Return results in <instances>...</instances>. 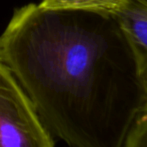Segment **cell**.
I'll list each match as a JSON object with an SVG mask.
<instances>
[{"label":"cell","instance_id":"obj_3","mask_svg":"<svg viewBox=\"0 0 147 147\" xmlns=\"http://www.w3.org/2000/svg\"><path fill=\"white\" fill-rule=\"evenodd\" d=\"M115 17L133 51L138 74L147 92V0H131Z\"/></svg>","mask_w":147,"mask_h":147},{"label":"cell","instance_id":"obj_4","mask_svg":"<svg viewBox=\"0 0 147 147\" xmlns=\"http://www.w3.org/2000/svg\"><path fill=\"white\" fill-rule=\"evenodd\" d=\"M131 0H42L39 5L52 9H74L117 16Z\"/></svg>","mask_w":147,"mask_h":147},{"label":"cell","instance_id":"obj_5","mask_svg":"<svg viewBox=\"0 0 147 147\" xmlns=\"http://www.w3.org/2000/svg\"><path fill=\"white\" fill-rule=\"evenodd\" d=\"M122 147H147V107L131 126Z\"/></svg>","mask_w":147,"mask_h":147},{"label":"cell","instance_id":"obj_1","mask_svg":"<svg viewBox=\"0 0 147 147\" xmlns=\"http://www.w3.org/2000/svg\"><path fill=\"white\" fill-rule=\"evenodd\" d=\"M0 62L51 135L70 147H122L147 107L115 16L24 6L0 36Z\"/></svg>","mask_w":147,"mask_h":147},{"label":"cell","instance_id":"obj_2","mask_svg":"<svg viewBox=\"0 0 147 147\" xmlns=\"http://www.w3.org/2000/svg\"><path fill=\"white\" fill-rule=\"evenodd\" d=\"M0 147H54L32 102L0 62Z\"/></svg>","mask_w":147,"mask_h":147}]
</instances>
